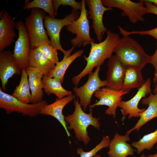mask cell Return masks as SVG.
Wrapping results in <instances>:
<instances>
[{
	"label": "cell",
	"instance_id": "obj_1",
	"mask_svg": "<svg viewBox=\"0 0 157 157\" xmlns=\"http://www.w3.org/2000/svg\"><path fill=\"white\" fill-rule=\"evenodd\" d=\"M106 33V37L103 41L99 43L94 42L91 43L89 56H84L87 62L86 66L79 74L72 79V83L76 86L83 77L92 72L94 68L103 65L105 60L113 55L120 38L117 34L110 30H108Z\"/></svg>",
	"mask_w": 157,
	"mask_h": 157
},
{
	"label": "cell",
	"instance_id": "obj_2",
	"mask_svg": "<svg viewBox=\"0 0 157 157\" xmlns=\"http://www.w3.org/2000/svg\"><path fill=\"white\" fill-rule=\"evenodd\" d=\"M114 52L126 67L142 70L150 63L151 56L136 41L129 35H123Z\"/></svg>",
	"mask_w": 157,
	"mask_h": 157
},
{
	"label": "cell",
	"instance_id": "obj_3",
	"mask_svg": "<svg viewBox=\"0 0 157 157\" xmlns=\"http://www.w3.org/2000/svg\"><path fill=\"white\" fill-rule=\"evenodd\" d=\"M73 103L75 106L74 112L65 117V121L69 124L67 129L70 130H73L77 141L82 142L86 145L91 141L87 129L89 126H92L99 130L100 126V117H94L91 111L88 113L85 112L79 103L78 98L76 100L75 96Z\"/></svg>",
	"mask_w": 157,
	"mask_h": 157
},
{
	"label": "cell",
	"instance_id": "obj_4",
	"mask_svg": "<svg viewBox=\"0 0 157 157\" xmlns=\"http://www.w3.org/2000/svg\"><path fill=\"white\" fill-rule=\"evenodd\" d=\"M80 14L79 12L72 10L69 14L61 19H57L46 15L45 16L44 24L48 35L50 38L51 44L57 50L62 51L64 57L71 56L74 47L72 46L68 50L63 49L60 42V33L63 27L67 26L72 22L77 19Z\"/></svg>",
	"mask_w": 157,
	"mask_h": 157
},
{
	"label": "cell",
	"instance_id": "obj_5",
	"mask_svg": "<svg viewBox=\"0 0 157 157\" xmlns=\"http://www.w3.org/2000/svg\"><path fill=\"white\" fill-rule=\"evenodd\" d=\"M46 15L42 10L35 8L31 9L30 14L25 18L24 24L28 34L31 49L44 43L51 44L44 28Z\"/></svg>",
	"mask_w": 157,
	"mask_h": 157
},
{
	"label": "cell",
	"instance_id": "obj_6",
	"mask_svg": "<svg viewBox=\"0 0 157 157\" xmlns=\"http://www.w3.org/2000/svg\"><path fill=\"white\" fill-rule=\"evenodd\" d=\"M47 104L44 100L36 104L23 102L4 92L0 88V108L4 109L8 115L15 112L24 116L35 117L41 114L42 108Z\"/></svg>",
	"mask_w": 157,
	"mask_h": 157
},
{
	"label": "cell",
	"instance_id": "obj_7",
	"mask_svg": "<svg viewBox=\"0 0 157 157\" xmlns=\"http://www.w3.org/2000/svg\"><path fill=\"white\" fill-rule=\"evenodd\" d=\"M81 1L82 7L79 16L66 26V29L69 32L76 35L71 41V44L74 47H85L95 41L90 35L88 11L86 8L85 0Z\"/></svg>",
	"mask_w": 157,
	"mask_h": 157
},
{
	"label": "cell",
	"instance_id": "obj_8",
	"mask_svg": "<svg viewBox=\"0 0 157 157\" xmlns=\"http://www.w3.org/2000/svg\"><path fill=\"white\" fill-rule=\"evenodd\" d=\"M100 66L96 67L95 71L89 74L88 79L83 85L73 88L75 96L80 99L79 103L84 111L86 110L92 101V98L94 93L101 87L106 86V79L101 80L99 76Z\"/></svg>",
	"mask_w": 157,
	"mask_h": 157
},
{
	"label": "cell",
	"instance_id": "obj_9",
	"mask_svg": "<svg viewBox=\"0 0 157 157\" xmlns=\"http://www.w3.org/2000/svg\"><path fill=\"white\" fill-rule=\"evenodd\" d=\"M105 6L116 8L123 11L122 16H127L133 24L138 21L144 22L143 16L147 13V9L142 0L135 2L129 0H101Z\"/></svg>",
	"mask_w": 157,
	"mask_h": 157
},
{
	"label": "cell",
	"instance_id": "obj_10",
	"mask_svg": "<svg viewBox=\"0 0 157 157\" xmlns=\"http://www.w3.org/2000/svg\"><path fill=\"white\" fill-rule=\"evenodd\" d=\"M16 28L18 36L15 42L13 57L21 70L29 66V54L31 49L30 40L25 24L22 20L16 22Z\"/></svg>",
	"mask_w": 157,
	"mask_h": 157
},
{
	"label": "cell",
	"instance_id": "obj_11",
	"mask_svg": "<svg viewBox=\"0 0 157 157\" xmlns=\"http://www.w3.org/2000/svg\"><path fill=\"white\" fill-rule=\"evenodd\" d=\"M129 93V91L122 90H116L107 87H103L98 90L94 93V96L99 101L89 106L91 110L94 107L100 105H105L108 107L105 111V113L113 116L115 118L116 110L119 105L122 96Z\"/></svg>",
	"mask_w": 157,
	"mask_h": 157
},
{
	"label": "cell",
	"instance_id": "obj_12",
	"mask_svg": "<svg viewBox=\"0 0 157 157\" xmlns=\"http://www.w3.org/2000/svg\"><path fill=\"white\" fill-rule=\"evenodd\" d=\"M151 81L150 78H148L143 85L138 89V91L135 96L127 101L122 100L119 107L121 108L122 117V121L124 122L126 117L128 115V119L133 117H140V114L146 109H140L138 108L139 102L147 95L149 94L151 92Z\"/></svg>",
	"mask_w": 157,
	"mask_h": 157
},
{
	"label": "cell",
	"instance_id": "obj_13",
	"mask_svg": "<svg viewBox=\"0 0 157 157\" xmlns=\"http://www.w3.org/2000/svg\"><path fill=\"white\" fill-rule=\"evenodd\" d=\"M85 1L89 9L88 18L92 20L91 27L94 31L97 39L100 42L103 36L108 31L103 22L104 14L105 12L113 9L104 6L101 0H86Z\"/></svg>",
	"mask_w": 157,
	"mask_h": 157
},
{
	"label": "cell",
	"instance_id": "obj_14",
	"mask_svg": "<svg viewBox=\"0 0 157 157\" xmlns=\"http://www.w3.org/2000/svg\"><path fill=\"white\" fill-rule=\"evenodd\" d=\"M22 70L20 69L10 50L0 52V79L2 90L6 91V84L9 78L15 74L20 75Z\"/></svg>",
	"mask_w": 157,
	"mask_h": 157
},
{
	"label": "cell",
	"instance_id": "obj_15",
	"mask_svg": "<svg viewBox=\"0 0 157 157\" xmlns=\"http://www.w3.org/2000/svg\"><path fill=\"white\" fill-rule=\"evenodd\" d=\"M106 72L107 85L106 87L119 90L123 83L125 67L116 55L108 59Z\"/></svg>",
	"mask_w": 157,
	"mask_h": 157
},
{
	"label": "cell",
	"instance_id": "obj_16",
	"mask_svg": "<svg viewBox=\"0 0 157 157\" xmlns=\"http://www.w3.org/2000/svg\"><path fill=\"white\" fill-rule=\"evenodd\" d=\"M16 22L7 10L0 13V52L5 50L15 42Z\"/></svg>",
	"mask_w": 157,
	"mask_h": 157
},
{
	"label": "cell",
	"instance_id": "obj_17",
	"mask_svg": "<svg viewBox=\"0 0 157 157\" xmlns=\"http://www.w3.org/2000/svg\"><path fill=\"white\" fill-rule=\"evenodd\" d=\"M129 135L126 133L125 135H121L117 133L115 134L108 147V157H127L133 155L134 152L136 151L127 142L131 140Z\"/></svg>",
	"mask_w": 157,
	"mask_h": 157
},
{
	"label": "cell",
	"instance_id": "obj_18",
	"mask_svg": "<svg viewBox=\"0 0 157 157\" xmlns=\"http://www.w3.org/2000/svg\"><path fill=\"white\" fill-rule=\"evenodd\" d=\"M74 95H73L61 99L57 97L54 102L44 106L41 112V114L50 115L56 118L63 126L69 137L71 135L67 129L68 124L65 121V117L63 114V110L66 105L74 99Z\"/></svg>",
	"mask_w": 157,
	"mask_h": 157
},
{
	"label": "cell",
	"instance_id": "obj_19",
	"mask_svg": "<svg viewBox=\"0 0 157 157\" xmlns=\"http://www.w3.org/2000/svg\"><path fill=\"white\" fill-rule=\"evenodd\" d=\"M148 97L143 98L141 103L148 105L147 109L140 115V118L132 128L126 131V133L130 135L133 130L138 131L141 127L152 119L157 117V94L151 92Z\"/></svg>",
	"mask_w": 157,
	"mask_h": 157
},
{
	"label": "cell",
	"instance_id": "obj_20",
	"mask_svg": "<svg viewBox=\"0 0 157 157\" xmlns=\"http://www.w3.org/2000/svg\"><path fill=\"white\" fill-rule=\"evenodd\" d=\"M26 69L32 97L31 103L36 104L40 103L43 101L44 96L42 81L43 75L40 71L34 67L29 66Z\"/></svg>",
	"mask_w": 157,
	"mask_h": 157
},
{
	"label": "cell",
	"instance_id": "obj_21",
	"mask_svg": "<svg viewBox=\"0 0 157 157\" xmlns=\"http://www.w3.org/2000/svg\"><path fill=\"white\" fill-rule=\"evenodd\" d=\"M29 67L37 69L45 76H48L56 66L37 47L31 49L29 54Z\"/></svg>",
	"mask_w": 157,
	"mask_h": 157
},
{
	"label": "cell",
	"instance_id": "obj_22",
	"mask_svg": "<svg viewBox=\"0 0 157 157\" xmlns=\"http://www.w3.org/2000/svg\"><path fill=\"white\" fill-rule=\"evenodd\" d=\"M145 81L141 70L126 67L123 82L120 90L129 91L132 89H138L143 85Z\"/></svg>",
	"mask_w": 157,
	"mask_h": 157
},
{
	"label": "cell",
	"instance_id": "obj_23",
	"mask_svg": "<svg viewBox=\"0 0 157 157\" xmlns=\"http://www.w3.org/2000/svg\"><path fill=\"white\" fill-rule=\"evenodd\" d=\"M42 81L44 91L48 96L53 94L58 98L61 99L73 95L72 91L65 89L62 86L61 83L54 78L43 76Z\"/></svg>",
	"mask_w": 157,
	"mask_h": 157
},
{
	"label": "cell",
	"instance_id": "obj_24",
	"mask_svg": "<svg viewBox=\"0 0 157 157\" xmlns=\"http://www.w3.org/2000/svg\"><path fill=\"white\" fill-rule=\"evenodd\" d=\"M83 52V50H80L68 57H63L61 61L56 65L54 69L48 76L56 79L62 84L65 72L68 68L75 59L80 56Z\"/></svg>",
	"mask_w": 157,
	"mask_h": 157
},
{
	"label": "cell",
	"instance_id": "obj_25",
	"mask_svg": "<svg viewBox=\"0 0 157 157\" xmlns=\"http://www.w3.org/2000/svg\"><path fill=\"white\" fill-rule=\"evenodd\" d=\"M22 75L20 82L11 94L20 101L26 104L31 103L32 97L30 92L28 75L26 68L22 69Z\"/></svg>",
	"mask_w": 157,
	"mask_h": 157
},
{
	"label": "cell",
	"instance_id": "obj_26",
	"mask_svg": "<svg viewBox=\"0 0 157 157\" xmlns=\"http://www.w3.org/2000/svg\"><path fill=\"white\" fill-rule=\"evenodd\" d=\"M157 143V128L154 132L144 135L138 141L133 142L131 146L135 148L138 154L145 149L151 150Z\"/></svg>",
	"mask_w": 157,
	"mask_h": 157
},
{
	"label": "cell",
	"instance_id": "obj_27",
	"mask_svg": "<svg viewBox=\"0 0 157 157\" xmlns=\"http://www.w3.org/2000/svg\"><path fill=\"white\" fill-rule=\"evenodd\" d=\"M37 8L43 10L52 17L56 16L52 0H34L31 2L26 1L24 9Z\"/></svg>",
	"mask_w": 157,
	"mask_h": 157
},
{
	"label": "cell",
	"instance_id": "obj_28",
	"mask_svg": "<svg viewBox=\"0 0 157 157\" xmlns=\"http://www.w3.org/2000/svg\"><path fill=\"white\" fill-rule=\"evenodd\" d=\"M110 138L108 136L103 137L102 140L95 147L88 151H85L83 149L80 147L77 148L76 151L80 157H93L97 153L102 149L109 147Z\"/></svg>",
	"mask_w": 157,
	"mask_h": 157
},
{
	"label": "cell",
	"instance_id": "obj_29",
	"mask_svg": "<svg viewBox=\"0 0 157 157\" xmlns=\"http://www.w3.org/2000/svg\"><path fill=\"white\" fill-rule=\"evenodd\" d=\"M37 47L52 63L56 65L59 62L57 50L54 48L51 44H42L39 45Z\"/></svg>",
	"mask_w": 157,
	"mask_h": 157
},
{
	"label": "cell",
	"instance_id": "obj_30",
	"mask_svg": "<svg viewBox=\"0 0 157 157\" xmlns=\"http://www.w3.org/2000/svg\"><path fill=\"white\" fill-rule=\"evenodd\" d=\"M53 2L56 16L58 8L61 5L69 6L73 10L76 11H81V1L77 2L75 0H53Z\"/></svg>",
	"mask_w": 157,
	"mask_h": 157
},
{
	"label": "cell",
	"instance_id": "obj_31",
	"mask_svg": "<svg viewBox=\"0 0 157 157\" xmlns=\"http://www.w3.org/2000/svg\"><path fill=\"white\" fill-rule=\"evenodd\" d=\"M120 33L123 35H129L132 34H139L143 35H148L154 38L157 42V27L151 30L147 31H126L123 29L121 27L119 28Z\"/></svg>",
	"mask_w": 157,
	"mask_h": 157
},
{
	"label": "cell",
	"instance_id": "obj_32",
	"mask_svg": "<svg viewBox=\"0 0 157 157\" xmlns=\"http://www.w3.org/2000/svg\"><path fill=\"white\" fill-rule=\"evenodd\" d=\"M156 48L154 54L151 56L150 63L153 66L155 71L154 72V76L153 78V81L154 84L157 82V42Z\"/></svg>",
	"mask_w": 157,
	"mask_h": 157
},
{
	"label": "cell",
	"instance_id": "obj_33",
	"mask_svg": "<svg viewBox=\"0 0 157 157\" xmlns=\"http://www.w3.org/2000/svg\"><path fill=\"white\" fill-rule=\"evenodd\" d=\"M147 10V13H150L157 15V6L147 0H142Z\"/></svg>",
	"mask_w": 157,
	"mask_h": 157
},
{
	"label": "cell",
	"instance_id": "obj_34",
	"mask_svg": "<svg viewBox=\"0 0 157 157\" xmlns=\"http://www.w3.org/2000/svg\"><path fill=\"white\" fill-rule=\"evenodd\" d=\"M153 94H157V82L154 84V88L153 91Z\"/></svg>",
	"mask_w": 157,
	"mask_h": 157
},
{
	"label": "cell",
	"instance_id": "obj_35",
	"mask_svg": "<svg viewBox=\"0 0 157 157\" xmlns=\"http://www.w3.org/2000/svg\"><path fill=\"white\" fill-rule=\"evenodd\" d=\"M153 3L154 5L157 6V0H147Z\"/></svg>",
	"mask_w": 157,
	"mask_h": 157
},
{
	"label": "cell",
	"instance_id": "obj_36",
	"mask_svg": "<svg viewBox=\"0 0 157 157\" xmlns=\"http://www.w3.org/2000/svg\"><path fill=\"white\" fill-rule=\"evenodd\" d=\"M156 149L157 150V152L155 154H150L147 156V157H157V147Z\"/></svg>",
	"mask_w": 157,
	"mask_h": 157
},
{
	"label": "cell",
	"instance_id": "obj_37",
	"mask_svg": "<svg viewBox=\"0 0 157 157\" xmlns=\"http://www.w3.org/2000/svg\"><path fill=\"white\" fill-rule=\"evenodd\" d=\"M94 157H103L101 156L100 155L96 154L94 155Z\"/></svg>",
	"mask_w": 157,
	"mask_h": 157
},
{
	"label": "cell",
	"instance_id": "obj_38",
	"mask_svg": "<svg viewBox=\"0 0 157 157\" xmlns=\"http://www.w3.org/2000/svg\"><path fill=\"white\" fill-rule=\"evenodd\" d=\"M133 157H136L135 156H134ZM140 157H147V156H146L144 153Z\"/></svg>",
	"mask_w": 157,
	"mask_h": 157
}]
</instances>
